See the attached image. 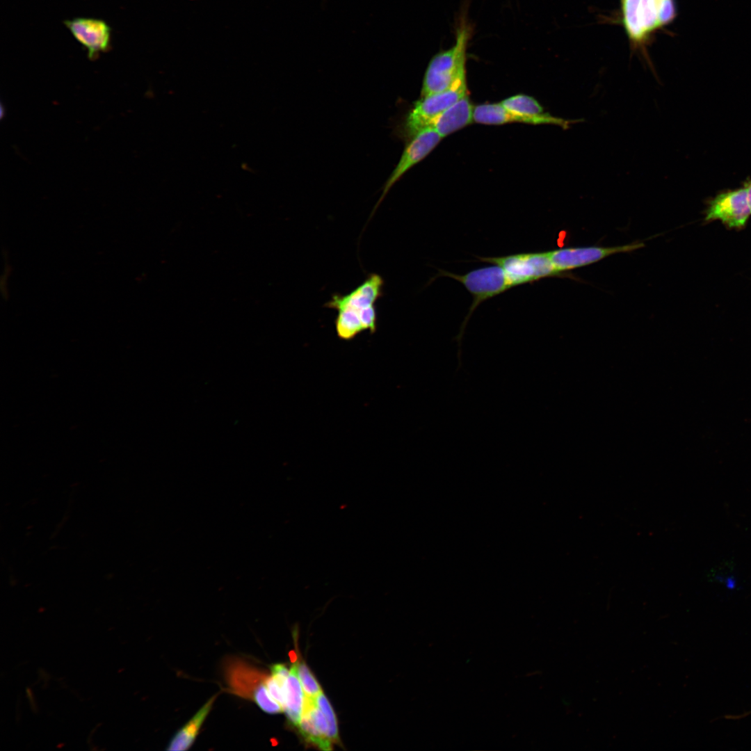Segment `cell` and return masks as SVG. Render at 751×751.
<instances>
[{"label": "cell", "instance_id": "6da1fadb", "mask_svg": "<svg viewBox=\"0 0 751 751\" xmlns=\"http://www.w3.org/2000/svg\"><path fill=\"white\" fill-rule=\"evenodd\" d=\"M384 280L376 273L366 279L350 293L333 294L324 307L337 311L334 321L337 335L350 341L361 332L374 333L377 328L376 302L383 295Z\"/></svg>", "mask_w": 751, "mask_h": 751}, {"label": "cell", "instance_id": "7a4b0ae2", "mask_svg": "<svg viewBox=\"0 0 751 751\" xmlns=\"http://www.w3.org/2000/svg\"><path fill=\"white\" fill-rule=\"evenodd\" d=\"M472 35V24L462 15L456 23L454 44L435 54L428 64L422 82L421 97L446 90L467 74V49Z\"/></svg>", "mask_w": 751, "mask_h": 751}, {"label": "cell", "instance_id": "3957f363", "mask_svg": "<svg viewBox=\"0 0 751 751\" xmlns=\"http://www.w3.org/2000/svg\"><path fill=\"white\" fill-rule=\"evenodd\" d=\"M223 670L229 692L254 701L266 713L275 714L283 711L266 688L268 675L264 670L238 657L227 658Z\"/></svg>", "mask_w": 751, "mask_h": 751}, {"label": "cell", "instance_id": "277c9868", "mask_svg": "<svg viewBox=\"0 0 751 751\" xmlns=\"http://www.w3.org/2000/svg\"><path fill=\"white\" fill-rule=\"evenodd\" d=\"M622 22L630 40L643 44L656 29L675 16L673 0H621Z\"/></svg>", "mask_w": 751, "mask_h": 751}, {"label": "cell", "instance_id": "5b68a950", "mask_svg": "<svg viewBox=\"0 0 751 751\" xmlns=\"http://www.w3.org/2000/svg\"><path fill=\"white\" fill-rule=\"evenodd\" d=\"M439 276L451 277L460 282L473 297L468 314L457 337L458 341L462 338L471 315L481 303L513 287L503 269L496 264L474 269L463 275L439 270L435 277Z\"/></svg>", "mask_w": 751, "mask_h": 751}, {"label": "cell", "instance_id": "8992f818", "mask_svg": "<svg viewBox=\"0 0 751 751\" xmlns=\"http://www.w3.org/2000/svg\"><path fill=\"white\" fill-rule=\"evenodd\" d=\"M483 262L501 266L512 286L532 283L543 278L562 276L548 252H527L503 257H477Z\"/></svg>", "mask_w": 751, "mask_h": 751}, {"label": "cell", "instance_id": "52a82bcc", "mask_svg": "<svg viewBox=\"0 0 751 751\" xmlns=\"http://www.w3.org/2000/svg\"><path fill=\"white\" fill-rule=\"evenodd\" d=\"M467 94V74H465L446 90L421 97L407 115L404 122L405 131L410 137L413 136L429 127L438 115Z\"/></svg>", "mask_w": 751, "mask_h": 751}, {"label": "cell", "instance_id": "ba28073f", "mask_svg": "<svg viewBox=\"0 0 751 751\" xmlns=\"http://www.w3.org/2000/svg\"><path fill=\"white\" fill-rule=\"evenodd\" d=\"M643 243L613 246H590L566 248L549 251V255L556 270L562 274L572 269L597 262L611 255L629 252L644 247Z\"/></svg>", "mask_w": 751, "mask_h": 751}, {"label": "cell", "instance_id": "9c48e42d", "mask_svg": "<svg viewBox=\"0 0 751 751\" xmlns=\"http://www.w3.org/2000/svg\"><path fill=\"white\" fill-rule=\"evenodd\" d=\"M74 38L87 51L90 60L111 48V28L104 20L92 17H74L63 22Z\"/></svg>", "mask_w": 751, "mask_h": 751}, {"label": "cell", "instance_id": "30bf717a", "mask_svg": "<svg viewBox=\"0 0 751 751\" xmlns=\"http://www.w3.org/2000/svg\"><path fill=\"white\" fill-rule=\"evenodd\" d=\"M396 165L392 170L382 189L379 204L390 188L413 166L427 156L442 140V137L430 127L424 128L411 137Z\"/></svg>", "mask_w": 751, "mask_h": 751}, {"label": "cell", "instance_id": "8fae6325", "mask_svg": "<svg viewBox=\"0 0 751 751\" xmlns=\"http://www.w3.org/2000/svg\"><path fill=\"white\" fill-rule=\"evenodd\" d=\"M751 214L746 188L722 193L709 203L706 220H720L729 228H742Z\"/></svg>", "mask_w": 751, "mask_h": 751}, {"label": "cell", "instance_id": "7c38bea8", "mask_svg": "<svg viewBox=\"0 0 751 751\" xmlns=\"http://www.w3.org/2000/svg\"><path fill=\"white\" fill-rule=\"evenodd\" d=\"M474 106L468 94L438 115L430 123L432 127L442 138L474 121Z\"/></svg>", "mask_w": 751, "mask_h": 751}, {"label": "cell", "instance_id": "4fadbf2b", "mask_svg": "<svg viewBox=\"0 0 751 751\" xmlns=\"http://www.w3.org/2000/svg\"><path fill=\"white\" fill-rule=\"evenodd\" d=\"M500 104L506 109L514 113L540 119L544 120L547 124H554L563 129H568L571 124L579 122V120H564L544 112L543 107L535 99L526 95L511 96L501 101Z\"/></svg>", "mask_w": 751, "mask_h": 751}, {"label": "cell", "instance_id": "5bb4252c", "mask_svg": "<svg viewBox=\"0 0 751 751\" xmlns=\"http://www.w3.org/2000/svg\"><path fill=\"white\" fill-rule=\"evenodd\" d=\"M474 121L484 124H503L522 122L531 124H547L540 119L522 115L503 107L500 102L474 106Z\"/></svg>", "mask_w": 751, "mask_h": 751}, {"label": "cell", "instance_id": "9a60e30c", "mask_svg": "<svg viewBox=\"0 0 751 751\" xmlns=\"http://www.w3.org/2000/svg\"><path fill=\"white\" fill-rule=\"evenodd\" d=\"M215 699L216 695L211 697L190 720L176 733L170 741L167 750L185 751L191 748L198 735L203 722L209 713Z\"/></svg>", "mask_w": 751, "mask_h": 751}, {"label": "cell", "instance_id": "2e32d148", "mask_svg": "<svg viewBox=\"0 0 751 751\" xmlns=\"http://www.w3.org/2000/svg\"><path fill=\"white\" fill-rule=\"evenodd\" d=\"M297 662L291 668L286 683V704L284 709L291 725L298 727L301 720L305 695L298 679Z\"/></svg>", "mask_w": 751, "mask_h": 751}, {"label": "cell", "instance_id": "e0dca14e", "mask_svg": "<svg viewBox=\"0 0 751 751\" xmlns=\"http://www.w3.org/2000/svg\"><path fill=\"white\" fill-rule=\"evenodd\" d=\"M270 670L271 674L266 681V688L271 697L284 711L286 704V683L290 671L282 663L273 665Z\"/></svg>", "mask_w": 751, "mask_h": 751}, {"label": "cell", "instance_id": "ac0fdd59", "mask_svg": "<svg viewBox=\"0 0 751 751\" xmlns=\"http://www.w3.org/2000/svg\"><path fill=\"white\" fill-rule=\"evenodd\" d=\"M300 734L304 739L312 745H316L320 750H331L332 741L324 737L314 723L309 713L302 709L301 720L298 727Z\"/></svg>", "mask_w": 751, "mask_h": 751}, {"label": "cell", "instance_id": "d6986e66", "mask_svg": "<svg viewBox=\"0 0 751 751\" xmlns=\"http://www.w3.org/2000/svg\"><path fill=\"white\" fill-rule=\"evenodd\" d=\"M314 699L317 706L325 715L328 726V736L330 741L332 743H338L339 742V738L337 720L330 703L323 692L319 693Z\"/></svg>", "mask_w": 751, "mask_h": 751}, {"label": "cell", "instance_id": "ffe728a7", "mask_svg": "<svg viewBox=\"0 0 751 751\" xmlns=\"http://www.w3.org/2000/svg\"><path fill=\"white\" fill-rule=\"evenodd\" d=\"M297 667L298 677L305 695L314 698L322 692L321 686L304 661L297 662Z\"/></svg>", "mask_w": 751, "mask_h": 751}, {"label": "cell", "instance_id": "44dd1931", "mask_svg": "<svg viewBox=\"0 0 751 751\" xmlns=\"http://www.w3.org/2000/svg\"><path fill=\"white\" fill-rule=\"evenodd\" d=\"M745 188L747 191L748 202L751 208V180L746 183V184L745 185Z\"/></svg>", "mask_w": 751, "mask_h": 751}, {"label": "cell", "instance_id": "7402d4cb", "mask_svg": "<svg viewBox=\"0 0 751 751\" xmlns=\"http://www.w3.org/2000/svg\"><path fill=\"white\" fill-rule=\"evenodd\" d=\"M750 714H751V710H750L748 711H746V712H743V713H741L740 715H734V718L735 719H741V718H745V717L748 716Z\"/></svg>", "mask_w": 751, "mask_h": 751}]
</instances>
